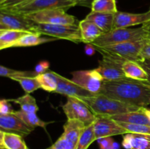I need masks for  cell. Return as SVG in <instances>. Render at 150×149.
Returning a JSON list of instances; mask_svg holds the SVG:
<instances>
[{
  "label": "cell",
  "mask_w": 150,
  "mask_h": 149,
  "mask_svg": "<svg viewBox=\"0 0 150 149\" xmlns=\"http://www.w3.org/2000/svg\"><path fill=\"white\" fill-rule=\"evenodd\" d=\"M99 93L139 108L150 105V82L125 77L104 81Z\"/></svg>",
  "instance_id": "1"
},
{
  "label": "cell",
  "mask_w": 150,
  "mask_h": 149,
  "mask_svg": "<svg viewBox=\"0 0 150 149\" xmlns=\"http://www.w3.org/2000/svg\"><path fill=\"white\" fill-rule=\"evenodd\" d=\"M96 116H108L119 114L134 112L140 109L135 105H129L105 96L102 93H97L89 97L80 98Z\"/></svg>",
  "instance_id": "2"
},
{
  "label": "cell",
  "mask_w": 150,
  "mask_h": 149,
  "mask_svg": "<svg viewBox=\"0 0 150 149\" xmlns=\"http://www.w3.org/2000/svg\"><path fill=\"white\" fill-rule=\"evenodd\" d=\"M145 39L130 41L106 47H95L103 57L111 58L124 64L127 61L139 62L141 60V51L144 45Z\"/></svg>",
  "instance_id": "3"
},
{
  "label": "cell",
  "mask_w": 150,
  "mask_h": 149,
  "mask_svg": "<svg viewBox=\"0 0 150 149\" xmlns=\"http://www.w3.org/2000/svg\"><path fill=\"white\" fill-rule=\"evenodd\" d=\"M146 29L143 26L141 28H120L112 29L104 33L92 42L95 47H106L117 45L130 41L145 39Z\"/></svg>",
  "instance_id": "4"
},
{
  "label": "cell",
  "mask_w": 150,
  "mask_h": 149,
  "mask_svg": "<svg viewBox=\"0 0 150 149\" xmlns=\"http://www.w3.org/2000/svg\"><path fill=\"white\" fill-rule=\"evenodd\" d=\"M75 6H76L75 0H33L23 5L0 11H7L23 15H29L43 10L54 9H61L67 11Z\"/></svg>",
  "instance_id": "5"
},
{
  "label": "cell",
  "mask_w": 150,
  "mask_h": 149,
  "mask_svg": "<svg viewBox=\"0 0 150 149\" xmlns=\"http://www.w3.org/2000/svg\"><path fill=\"white\" fill-rule=\"evenodd\" d=\"M35 32L41 35H47L57 39H65L77 43L82 42L80 28L78 24L62 25L36 23Z\"/></svg>",
  "instance_id": "6"
},
{
  "label": "cell",
  "mask_w": 150,
  "mask_h": 149,
  "mask_svg": "<svg viewBox=\"0 0 150 149\" xmlns=\"http://www.w3.org/2000/svg\"><path fill=\"white\" fill-rule=\"evenodd\" d=\"M62 109L67 119L79 120L86 126L93 124L96 119V115L79 98L67 97V102L62 106Z\"/></svg>",
  "instance_id": "7"
},
{
  "label": "cell",
  "mask_w": 150,
  "mask_h": 149,
  "mask_svg": "<svg viewBox=\"0 0 150 149\" xmlns=\"http://www.w3.org/2000/svg\"><path fill=\"white\" fill-rule=\"evenodd\" d=\"M70 80L94 94L99 93L104 82L103 77L96 70H78L71 73Z\"/></svg>",
  "instance_id": "8"
},
{
  "label": "cell",
  "mask_w": 150,
  "mask_h": 149,
  "mask_svg": "<svg viewBox=\"0 0 150 149\" xmlns=\"http://www.w3.org/2000/svg\"><path fill=\"white\" fill-rule=\"evenodd\" d=\"M35 25L36 23L26 15L7 11H0V30L35 32Z\"/></svg>",
  "instance_id": "9"
},
{
  "label": "cell",
  "mask_w": 150,
  "mask_h": 149,
  "mask_svg": "<svg viewBox=\"0 0 150 149\" xmlns=\"http://www.w3.org/2000/svg\"><path fill=\"white\" fill-rule=\"evenodd\" d=\"M26 16L37 23L73 25L76 24L77 21L74 16L67 14L65 10L61 9L43 10Z\"/></svg>",
  "instance_id": "10"
},
{
  "label": "cell",
  "mask_w": 150,
  "mask_h": 149,
  "mask_svg": "<svg viewBox=\"0 0 150 149\" xmlns=\"http://www.w3.org/2000/svg\"><path fill=\"white\" fill-rule=\"evenodd\" d=\"M94 132L96 140L103 137L129 133L127 130L122 127L118 122L108 116L96 117L94 122Z\"/></svg>",
  "instance_id": "11"
},
{
  "label": "cell",
  "mask_w": 150,
  "mask_h": 149,
  "mask_svg": "<svg viewBox=\"0 0 150 149\" xmlns=\"http://www.w3.org/2000/svg\"><path fill=\"white\" fill-rule=\"evenodd\" d=\"M0 128L2 131L15 133L22 137L29 135L35 130L13 113L0 114Z\"/></svg>",
  "instance_id": "12"
},
{
  "label": "cell",
  "mask_w": 150,
  "mask_h": 149,
  "mask_svg": "<svg viewBox=\"0 0 150 149\" xmlns=\"http://www.w3.org/2000/svg\"><path fill=\"white\" fill-rule=\"evenodd\" d=\"M150 22V9L146 13H130L118 11L114 15L113 29L128 28Z\"/></svg>",
  "instance_id": "13"
},
{
  "label": "cell",
  "mask_w": 150,
  "mask_h": 149,
  "mask_svg": "<svg viewBox=\"0 0 150 149\" xmlns=\"http://www.w3.org/2000/svg\"><path fill=\"white\" fill-rule=\"evenodd\" d=\"M122 65L123 63L103 57L102 60L99 61V65L96 70L103 77L104 81H112L125 77Z\"/></svg>",
  "instance_id": "14"
},
{
  "label": "cell",
  "mask_w": 150,
  "mask_h": 149,
  "mask_svg": "<svg viewBox=\"0 0 150 149\" xmlns=\"http://www.w3.org/2000/svg\"><path fill=\"white\" fill-rule=\"evenodd\" d=\"M56 76H57V81H58V86H57V89L55 93L64 95L67 97L72 96V97H77L79 99L83 97H89V96H92V95H94V93L83 89L79 85L73 83L71 80H69V79L63 77L58 73L56 72Z\"/></svg>",
  "instance_id": "15"
},
{
  "label": "cell",
  "mask_w": 150,
  "mask_h": 149,
  "mask_svg": "<svg viewBox=\"0 0 150 149\" xmlns=\"http://www.w3.org/2000/svg\"><path fill=\"white\" fill-rule=\"evenodd\" d=\"M122 145L125 149H150V134L127 133Z\"/></svg>",
  "instance_id": "16"
},
{
  "label": "cell",
  "mask_w": 150,
  "mask_h": 149,
  "mask_svg": "<svg viewBox=\"0 0 150 149\" xmlns=\"http://www.w3.org/2000/svg\"><path fill=\"white\" fill-rule=\"evenodd\" d=\"M86 127L83 122L79 120L67 119L63 127L64 131L61 136L71 142L75 145H77L79 138Z\"/></svg>",
  "instance_id": "17"
},
{
  "label": "cell",
  "mask_w": 150,
  "mask_h": 149,
  "mask_svg": "<svg viewBox=\"0 0 150 149\" xmlns=\"http://www.w3.org/2000/svg\"><path fill=\"white\" fill-rule=\"evenodd\" d=\"M81 35L82 42L89 44L103 34L104 32L95 23L84 18L79 23Z\"/></svg>",
  "instance_id": "18"
},
{
  "label": "cell",
  "mask_w": 150,
  "mask_h": 149,
  "mask_svg": "<svg viewBox=\"0 0 150 149\" xmlns=\"http://www.w3.org/2000/svg\"><path fill=\"white\" fill-rule=\"evenodd\" d=\"M0 149H28L23 137L0 130Z\"/></svg>",
  "instance_id": "19"
},
{
  "label": "cell",
  "mask_w": 150,
  "mask_h": 149,
  "mask_svg": "<svg viewBox=\"0 0 150 149\" xmlns=\"http://www.w3.org/2000/svg\"><path fill=\"white\" fill-rule=\"evenodd\" d=\"M114 13H98V12L91 11L90 13L86 16L85 18L93 22L104 33L112 30L114 20Z\"/></svg>",
  "instance_id": "20"
},
{
  "label": "cell",
  "mask_w": 150,
  "mask_h": 149,
  "mask_svg": "<svg viewBox=\"0 0 150 149\" xmlns=\"http://www.w3.org/2000/svg\"><path fill=\"white\" fill-rule=\"evenodd\" d=\"M112 119L117 122L129 123L134 124H143V125L150 126V120L147 115L140 109L134 112H129L126 113L119 114V115H113L111 117Z\"/></svg>",
  "instance_id": "21"
},
{
  "label": "cell",
  "mask_w": 150,
  "mask_h": 149,
  "mask_svg": "<svg viewBox=\"0 0 150 149\" xmlns=\"http://www.w3.org/2000/svg\"><path fill=\"white\" fill-rule=\"evenodd\" d=\"M122 70L125 77L133 80L148 81L149 75L137 61H127L123 64Z\"/></svg>",
  "instance_id": "22"
},
{
  "label": "cell",
  "mask_w": 150,
  "mask_h": 149,
  "mask_svg": "<svg viewBox=\"0 0 150 149\" xmlns=\"http://www.w3.org/2000/svg\"><path fill=\"white\" fill-rule=\"evenodd\" d=\"M55 38L42 37L41 34L35 32H27L23 35L18 41L13 45V48H24V47H32L41 45L45 42L56 40Z\"/></svg>",
  "instance_id": "23"
},
{
  "label": "cell",
  "mask_w": 150,
  "mask_h": 149,
  "mask_svg": "<svg viewBox=\"0 0 150 149\" xmlns=\"http://www.w3.org/2000/svg\"><path fill=\"white\" fill-rule=\"evenodd\" d=\"M27 32L18 30H0V50L13 48V45Z\"/></svg>",
  "instance_id": "24"
},
{
  "label": "cell",
  "mask_w": 150,
  "mask_h": 149,
  "mask_svg": "<svg viewBox=\"0 0 150 149\" xmlns=\"http://www.w3.org/2000/svg\"><path fill=\"white\" fill-rule=\"evenodd\" d=\"M36 78L40 85L41 89L48 92L55 93L58 86V81L55 72L48 71L45 73L39 74L36 76Z\"/></svg>",
  "instance_id": "25"
},
{
  "label": "cell",
  "mask_w": 150,
  "mask_h": 149,
  "mask_svg": "<svg viewBox=\"0 0 150 149\" xmlns=\"http://www.w3.org/2000/svg\"><path fill=\"white\" fill-rule=\"evenodd\" d=\"M13 113L17 117H18L20 119H21L29 127H32L33 129H35L36 127H40L45 129L48 124L52 123V121L45 122V121L40 119L39 117L37 115L36 112H27L21 110L14 111Z\"/></svg>",
  "instance_id": "26"
},
{
  "label": "cell",
  "mask_w": 150,
  "mask_h": 149,
  "mask_svg": "<svg viewBox=\"0 0 150 149\" xmlns=\"http://www.w3.org/2000/svg\"><path fill=\"white\" fill-rule=\"evenodd\" d=\"M10 102H13L16 104H18L21 107V110L27 112H37L39 110L37 105L36 99L31 96L29 93H26L23 96L16 99H9Z\"/></svg>",
  "instance_id": "27"
},
{
  "label": "cell",
  "mask_w": 150,
  "mask_h": 149,
  "mask_svg": "<svg viewBox=\"0 0 150 149\" xmlns=\"http://www.w3.org/2000/svg\"><path fill=\"white\" fill-rule=\"evenodd\" d=\"M91 10L93 12L105 13H117L118 12L116 0H95Z\"/></svg>",
  "instance_id": "28"
},
{
  "label": "cell",
  "mask_w": 150,
  "mask_h": 149,
  "mask_svg": "<svg viewBox=\"0 0 150 149\" xmlns=\"http://www.w3.org/2000/svg\"><path fill=\"white\" fill-rule=\"evenodd\" d=\"M95 132H94V123L86 126L83 129L79 142L76 145V149H88L90 145L95 141Z\"/></svg>",
  "instance_id": "29"
},
{
  "label": "cell",
  "mask_w": 150,
  "mask_h": 149,
  "mask_svg": "<svg viewBox=\"0 0 150 149\" xmlns=\"http://www.w3.org/2000/svg\"><path fill=\"white\" fill-rule=\"evenodd\" d=\"M11 79L19 83L23 91L29 94L41 88L36 77H16Z\"/></svg>",
  "instance_id": "30"
},
{
  "label": "cell",
  "mask_w": 150,
  "mask_h": 149,
  "mask_svg": "<svg viewBox=\"0 0 150 149\" xmlns=\"http://www.w3.org/2000/svg\"><path fill=\"white\" fill-rule=\"evenodd\" d=\"M0 75L11 79L16 77H36L38 74L35 71H20L1 65L0 66Z\"/></svg>",
  "instance_id": "31"
},
{
  "label": "cell",
  "mask_w": 150,
  "mask_h": 149,
  "mask_svg": "<svg viewBox=\"0 0 150 149\" xmlns=\"http://www.w3.org/2000/svg\"><path fill=\"white\" fill-rule=\"evenodd\" d=\"M122 127L127 130L129 133H139V134H150V126L143 124H134L129 123L118 122Z\"/></svg>",
  "instance_id": "32"
},
{
  "label": "cell",
  "mask_w": 150,
  "mask_h": 149,
  "mask_svg": "<svg viewBox=\"0 0 150 149\" xmlns=\"http://www.w3.org/2000/svg\"><path fill=\"white\" fill-rule=\"evenodd\" d=\"M45 149H76V145L60 136L59 138L54 144Z\"/></svg>",
  "instance_id": "33"
},
{
  "label": "cell",
  "mask_w": 150,
  "mask_h": 149,
  "mask_svg": "<svg viewBox=\"0 0 150 149\" xmlns=\"http://www.w3.org/2000/svg\"><path fill=\"white\" fill-rule=\"evenodd\" d=\"M33 0H3L0 2V10H6L13 7L23 5Z\"/></svg>",
  "instance_id": "34"
},
{
  "label": "cell",
  "mask_w": 150,
  "mask_h": 149,
  "mask_svg": "<svg viewBox=\"0 0 150 149\" xmlns=\"http://www.w3.org/2000/svg\"><path fill=\"white\" fill-rule=\"evenodd\" d=\"M98 142L100 149H120V144L114 142L111 137L99 139Z\"/></svg>",
  "instance_id": "35"
},
{
  "label": "cell",
  "mask_w": 150,
  "mask_h": 149,
  "mask_svg": "<svg viewBox=\"0 0 150 149\" xmlns=\"http://www.w3.org/2000/svg\"><path fill=\"white\" fill-rule=\"evenodd\" d=\"M14 111L9 99H3L0 101V114L13 113Z\"/></svg>",
  "instance_id": "36"
},
{
  "label": "cell",
  "mask_w": 150,
  "mask_h": 149,
  "mask_svg": "<svg viewBox=\"0 0 150 149\" xmlns=\"http://www.w3.org/2000/svg\"><path fill=\"white\" fill-rule=\"evenodd\" d=\"M50 67V64L48 61H41L35 66V72L38 74L45 73L48 71Z\"/></svg>",
  "instance_id": "37"
},
{
  "label": "cell",
  "mask_w": 150,
  "mask_h": 149,
  "mask_svg": "<svg viewBox=\"0 0 150 149\" xmlns=\"http://www.w3.org/2000/svg\"><path fill=\"white\" fill-rule=\"evenodd\" d=\"M140 56L141 60L145 59V58H149V59H150V40L145 39L144 45L142 47Z\"/></svg>",
  "instance_id": "38"
},
{
  "label": "cell",
  "mask_w": 150,
  "mask_h": 149,
  "mask_svg": "<svg viewBox=\"0 0 150 149\" xmlns=\"http://www.w3.org/2000/svg\"><path fill=\"white\" fill-rule=\"evenodd\" d=\"M139 64L142 66L145 71L149 75V81L150 82V59L149 58H145V59H142L139 61Z\"/></svg>",
  "instance_id": "39"
},
{
  "label": "cell",
  "mask_w": 150,
  "mask_h": 149,
  "mask_svg": "<svg viewBox=\"0 0 150 149\" xmlns=\"http://www.w3.org/2000/svg\"><path fill=\"white\" fill-rule=\"evenodd\" d=\"M76 6H81L84 7H89L91 9L92 4L95 0H75Z\"/></svg>",
  "instance_id": "40"
},
{
  "label": "cell",
  "mask_w": 150,
  "mask_h": 149,
  "mask_svg": "<svg viewBox=\"0 0 150 149\" xmlns=\"http://www.w3.org/2000/svg\"><path fill=\"white\" fill-rule=\"evenodd\" d=\"M96 51V48L94 45H92V44H86V45L85 46V52H86V55L92 56Z\"/></svg>",
  "instance_id": "41"
},
{
  "label": "cell",
  "mask_w": 150,
  "mask_h": 149,
  "mask_svg": "<svg viewBox=\"0 0 150 149\" xmlns=\"http://www.w3.org/2000/svg\"><path fill=\"white\" fill-rule=\"evenodd\" d=\"M141 109H142V111H143V112H144L146 115H147V117L150 120V109L146 108V107H142V108H141Z\"/></svg>",
  "instance_id": "42"
},
{
  "label": "cell",
  "mask_w": 150,
  "mask_h": 149,
  "mask_svg": "<svg viewBox=\"0 0 150 149\" xmlns=\"http://www.w3.org/2000/svg\"><path fill=\"white\" fill-rule=\"evenodd\" d=\"M146 31H147V32H146V35H145V39H148V40H150V29Z\"/></svg>",
  "instance_id": "43"
},
{
  "label": "cell",
  "mask_w": 150,
  "mask_h": 149,
  "mask_svg": "<svg viewBox=\"0 0 150 149\" xmlns=\"http://www.w3.org/2000/svg\"><path fill=\"white\" fill-rule=\"evenodd\" d=\"M142 26H143L146 30H149V29H150V22H149V23H145V24L142 25Z\"/></svg>",
  "instance_id": "44"
},
{
  "label": "cell",
  "mask_w": 150,
  "mask_h": 149,
  "mask_svg": "<svg viewBox=\"0 0 150 149\" xmlns=\"http://www.w3.org/2000/svg\"><path fill=\"white\" fill-rule=\"evenodd\" d=\"M3 1V0H0V2H1V1Z\"/></svg>",
  "instance_id": "45"
}]
</instances>
